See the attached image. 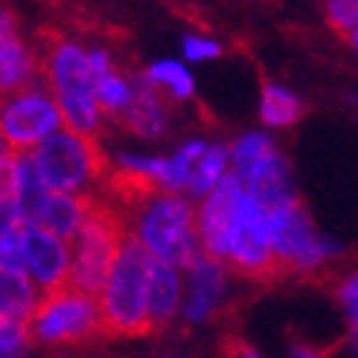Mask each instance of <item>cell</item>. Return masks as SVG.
<instances>
[{
	"label": "cell",
	"mask_w": 358,
	"mask_h": 358,
	"mask_svg": "<svg viewBox=\"0 0 358 358\" xmlns=\"http://www.w3.org/2000/svg\"><path fill=\"white\" fill-rule=\"evenodd\" d=\"M41 79L56 99L62 122L67 129L99 137L105 114L94 96V73L87 64V50L59 32H44L38 47Z\"/></svg>",
	"instance_id": "obj_1"
},
{
	"label": "cell",
	"mask_w": 358,
	"mask_h": 358,
	"mask_svg": "<svg viewBox=\"0 0 358 358\" xmlns=\"http://www.w3.org/2000/svg\"><path fill=\"white\" fill-rule=\"evenodd\" d=\"M129 234L149 250L175 268H184L199 254V227H195V207L184 192L152 189L137 204L125 210Z\"/></svg>",
	"instance_id": "obj_2"
},
{
	"label": "cell",
	"mask_w": 358,
	"mask_h": 358,
	"mask_svg": "<svg viewBox=\"0 0 358 358\" xmlns=\"http://www.w3.org/2000/svg\"><path fill=\"white\" fill-rule=\"evenodd\" d=\"M146 262L149 250L131 234H125L108 277L96 292L105 338H137L152 332L146 312Z\"/></svg>",
	"instance_id": "obj_3"
},
{
	"label": "cell",
	"mask_w": 358,
	"mask_h": 358,
	"mask_svg": "<svg viewBox=\"0 0 358 358\" xmlns=\"http://www.w3.org/2000/svg\"><path fill=\"white\" fill-rule=\"evenodd\" d=\"M125 234H129L125 213L114 207L105 195L87 192L82 222L76 227L73 239H70L67 282L87 294H96L102 289L105 277H108V268Z\"/></svg>",
	"instance_id": "obj_4"
},
{
	"label": "cell",
	"mask_w": 358,
	"mask_h": 358,
	"mask_svg": "<svg viewBox=\"0 0 358 358\" xmlns=\"http://www.w3.org/2000/svg\"><path fill=\"white\" fill-rule=\"evenodd\" d=\"M29 155L47 189L56 192H96L102 187L105 172H108V160L99 149V140L76 129H67V125L50 131L38 146L29 149Z\"/></svg>",
	"instance_id": "obj_5"
},
{
	"label": "cell",
	"mask_w": 358,
	"mask_h": 358,
	"mask_svg": "<svg viewBox=\"0 0 358 358\" xmlns=\"http://www.w3.org/2000/svg\"><path fill=\"white\" fill-rule=\"evenodd\" d=\"M265 224H268V242H271V254L277 262V271L312 277L324 271L329 259L341 254V248L327 242L315 230L306 207L300 204L297 195L285 199L274 207H265Z\"/></svg>",
	"instance_id": "obj_6"
},
{
	"label": "cell",
	"mask_w": 358,
	"mask_h": 358,
	"mask_svg": "<svg viewBox=\"0 0 358 358\" xmlns=\"http://www.w3.org/2000/svg\"><path fill=\"white\" fill-rule=\"evenodd\" d=\"M32 344L44 347H82L102 338V315L96 294H87L76 285H59L38 294V303L27 320Z\"/></svg>",
	"instance_id": "obj_7"
},
{
	"label": "cell",
	"mask_w": 358,
	"mask_h": 358,
	"mask_svg": "<svg viewBox=\"0 0 358 358\" xmlns=\"http://www.w3.org/2000/svg\"><path fill=\"white\" fill-rule=\"evenodd\" d=\"M222 265L236 271L245 280L268 282L280 277L277 262L268 242V224H265V207L250 195L245 187L236 199L234 216L224 230V248H222Z\"/></svg>",
	"instance_id": "obj_8"
},
{
	"label": "cell",
	"mask_w": 358,
	"mask_h": 358,
	"mask_svg": "<svg viewBox=\"0 0 358 358\" xmlns=\"http://www.w3.org/2000/svg\"><path fill=\"white\" fill-rule=\"evenodd\" d=\"M59 125H64L62 111L41 76L0 94V137L9 152H29Z\"/></svg>",
	"instance_id": "obj_9"
},
{
	"label": "cell",
	"mask_w": 358,
	"mask_h": 358,
	"mask_svg": "<svg viewBox=\"0 0 358 358\" xmlns=\"http://www.w3.org/2000/svg\"><path fill=\"white\" fill-rule=\"evenodd\" d=\"M230 172L239 178V184L254 195L262 207H274L292 199L294 189L289 181V164L280 149L265 134H242L227 149Z\"/></svg>",
	"instance_id": "obj_10"
},
{
	"label": "cell",
	"mask_w": 358,
	"mask_h": 358,
	"mask_svg": "<svg viewBox=\"0 0 358 358\" xmlns=\"http://www.w3.org/2000/svg\"><path fill=\"white\" fill-rule=\"evenodd\" d=\"M17 234L24 248V271L35 282V289L44 294L64 285L70 271V242L32 222H24Z\"/></svg>",
	"instance_id": "obj_11"
},
{
	"label": "cell",
	"mask_w": 358,
	"mask_h": 358,
	"mask_svg": "<svg viewBox=\"0 0 358 358\" xmlns=\"http://www.w3.org/2000/svg\"><path fill=\"white\" fill-rule=\"evenodd\" d=\"M38 76V47L27 44L15 12L6 3H0V94H9Z\"/></svg>",
	"instance_id": "obj_12"
},
{
	"label": "cell",
	"mask_w": 358,
	"mask_h": 358,
	"mask_svg": "<svg viewBox=\"0 0 358 358\" xmlns=\"http://www.w3.org/2000/svg\"><path fill=\"white\" fill-rule=\"evenodd\" d=\"M187 300H184V317L189 324H204L219 309L222 294H224V265L219 259L207 257L199 250L187 265Z\"/></svg>",
	"instance_id": "obj_13"
},
{
	"label": "cell",
	"mask_w": 358,
	"mask_h": 358,
	"mask_svg": "<svg viewBox=\"0 0 358 358\" xmlns=\"http://www.w3.org/2000/svg\"><path fill=\"white\" fill-rule=\"evenodd\" d=\"M122 122L125 131H131L134 137L143 140H160L166 131L169 111H166V96L143 76H131V99L117 117Z\"/></svg>",
	"instance_id": "obj_14"
},
{
	"label": "cell",
	"mask_w": 358,
	"mask_h": 358,
	"mask_svg": "<svg viewBox=\"0 0 358 358\" xmlns=\"http://www.w3.org/2000/svg\"><path fill=\"white\" fill-rule=\"evenodd\" d=\"M181 294H184V285H181L178 268L149 254V262H146V312H149L152 332L164 329L178 315V309H181Z\"/></svg>",
	"instance_id": "obj_15"
},
{
	"label": "cell",
	"mask_w": 358,
	"mask_h": 358,
	"mask_svg": "<svg viewBox=\"0 0 358 358\" xmlns=\"http://www.w3.org/2000/svg\"><path fill=\"white\" fill-rule=\"evenodd\" d=\"M82 213H85V195L47 189L44 201L38 204V210H35V216H32V224H41L50 234L70 242L82 222Z\"/></svg>",
	"instance_id": "obj_16"
},
{
	"label": "cell",
	"mask_w": 358,
	"mask_h": 358,
	"mask_svg": "<svg viewBox=\"0 0 358 358\" xmlns=\"http://www.w3.org/2000/svg\"><path fill=\"white\" fill-rule=\"evenodd\" d=\"M38 289L24 271L0 268V320H27L32 317V309L38 303Z\"/></svg>",
	"instance_id": "obj_17"
},
{
	"label": "cell",
	"mask_w": 358,
	"mask_h": 358,
	"mask_svg": "<svg viewBox=\"0 0 358 358\" xmlns=\"http://www.w3.org/2000/svg\"><path fill=\"white\" fill-rule=\"evenodd\" d=\"M230 169V157H227V146L222 143H204L201 155L195 157L189 181H187V195L189 199H201L204 192H210L219 184V178Z\"/></svg>",
	"instance_id": "obj_18"
},
{
	"label": "cell",
	"mask_w": 358,
	"mask_h": 358,
	"mask_svg": "<svg viewBox=\"0 0 358 358\" xmlns=\"http://www.w3.org/2000/svg\"><path fill=\"white\" fill-rule=\"evenodd\" d=\"M259 117L268 129H289L303 117V102L282 85L265 82L259 96Z\"/></svg>",
	"instance_id": "obj_19"
},
{
	"label": "cell",
	"mask_w": 358,
	"mask_h": 358,
	"mask_svg": "<svg viewBox=\"0 0 358 358\" xmlns=\"http://www.w3.org/2000/svg\"><path fill=\"white\" fill-rule=\"evenodd\" d=\"M146 76L160 94H164L166 99L172 102H184L192 96L195 91V85H192V76H189V70L184 64H178V62H157L152 67H146Z\"/></svg>",
	"instance_id": "obj_20"
},
{
	"label": "cell",
	"mask_w": 358,
	"mask_h": 358,
	"mask_svg": "<svg viewBox=\"0 0 358 358\" xmlns=\"http://www.w3.org/2000/svg\"><path fill=\"white\" fill-rule=\"evenodd\" d=\"M204 140H187L184 146H178L175 155L164 157V169H160V187L172 189V192H187V181L195 157L201 155Z\"/></svg>",
	"instance_id": "obj_21"
},
{
	"label": "cell",
	"mask_w": 358,
	"mask_h": 358,
	"mask_svg": "<svg viewBox=\"0 0 358 358\" xmlns=\"http://www.w3.org/2000/svg\"><path fill=\"white\" fill-rule=\"evenodd\" d=\"M327 21L347 44L355 47V24H358L355 0H327Z\"/></svg>",
	"instance_id": "obj_22"
},
{
	"label": "cell",
	"mask_w": 358,
	"mask_h": 358,
	"mask_svg": "<svg viewBox=\"0 0 358 358\" xmlns=\"http://www.w3.org/2000/svg\"><path fill=\"white\" fill-rule=\"evenodd\" d=\"M32 347L29 327L21 320H0V355H21Z\"/></svg>",
	"instance_id": "obj_23"
},
{
	"label": "cell",
	"mask_w": 358,
	"mask_h": 358,
	"mask_svg": "<svg viewBox=\"0 0 358 358\" xmlns=\"http://www.w3.org/2000/svg\"><path fill=\"white\" fill-rule=\"evenodd\" d=\"M0 268L24 271V248H21V234H17V227L9 230V234H0Z\"/></svg>",
	"instance_id": "obj_24"
},
{
	"label": "cell",
	"mask_w": 358,
	"mask_h": 358,
	"mask_svg": "<svg viewBox=\"0 0 358 358\" xmlns=\"http://www.w3.org/2000/svg\"><path fill=\"white\" fill-rule=\"evenodd\" d=\"M184 56L189 62H210V59L222 56V47H219V41L204 38V35H187L184 38Z\"/></svg>",
	"instance_id": "obj_25"
},
{
	"label": "cell",
	"mask_w": 358,
	"mask_h": 358,
	"mask_svg": "<svg viewBox=\"0 0 358 358\" xmlns=\"http://www.w3.org/2000/svg\"><path fill=\"white\" fill-rule=\"evenodd\" d=\"M21 207H17L15 195H0V234H9V230L21 227Z\"/></svg>",
	"instance_id": "obj_26"
},
{
	"label": "cell",
	"mask_w": 358,
	"mask_h": 358,
	"mask_svg": "<svg viewBox=\"0 0 358 358\" xmlns=\"http://www.w3.org/2000/svg\"><path fill=\"white\" fill-rule=\"evenodd\" d=\"M355 292H358V285H355V274H347L341 280V289H338V300H341V306L347 312V320H350V327L355 329Z\"/></svg>",
	"instance_id": "obj_27"
},
{
	"label": "cell",
	"mask_w": 358,
	"mask_h": 358,
	"mask_svg": "<svg viewBox=\"0 0 358 358\" xmlns=\"http://www.w3.org/2000/svg\"><path fill=\"white\" fill-rule=\"evenodd\" d=\"M6 152H9V146H6V140H3V137H0V157H3Z\"/></svg>",
	"instance_id": "obj_28"
}]
</instances>
